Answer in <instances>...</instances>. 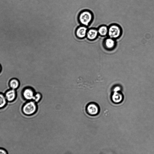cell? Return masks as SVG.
Returning <instances> with one entry per match:
<instances>
[{
  "label": "cell",
  "mask_w": 154,
  "mask_h": 154,
  "mask_svg": "<svg viewBox=\"0 0 154 154\" xmlns=\"http://www.w3.org/2000/svg\"><path fill=\"white\" fill-rule=\"evenodd\" d=\"M99 35L105 37L108 35V27L106 25H103L99 26L98 28Z\"/></svg>",
  "instance_id": "obj_11"
},
{
  "label": "cell",
  "mask_w": 154,
  "mask_h": 154,
  "mask_svg": "<svg viewBox=\"0 0 154 154\" xmlns=\"http://www.w3.org/2000/svg\"><path fill=\"white\" fill-rule=\"evenodd\" d=\"M8 101L6 98L5 95L0 93V109L5 107Z\"/></svg>",
  "instance_id": "obj_13"
},
{
  "label": "cell",
  "mask_w": 154,
  "mask_h": 154,
  "mask_svg": "<svg viewBox=\"0 0 154 154\" xmlns=\"http://www.w3.org/2000/svg\"><path fill=\"white\" fill-rule=\"evenodd\" d=\"M20 84L19 81L17 78L12 79L9 82V86L10 88L15 90L19 88Z\"/></svg>",
  "instance_id": "obj_12"
},
{
  "label": "cell",
  "mask_w": 154,
  "mask_h": 154,
  "mask_svg": "<svg viewBox=\"0 0 154 154\" xmlns=\"http://www.w3.org/2000/svg\"><path fill=\"white\" fill-rule=\"evenodd\" d=\"M4 95L7 101L9 102L14 101L17 96L16 90L11 88L7 91Z\"/></svg>",
  "instance_id": "obj_8"
},
{
  "label": "cell",
  "mask_w": 154,
  "mask_h": 154,
  "mask_svg": "<svg viewBox=\"0 0 154 154\" xmlns=\"http://www.w3.org/2000/svg\"><path fill=\"white\" fill-rule=\"evenodd\" d=\"M99 36L97 29L92 28L88 29L86 37L88 39L93 41L97 39Z\"/></svg>",
  "instance_id": "obj_6"
},
{
  "label": "cell",
  "mask_w": 154,
  "mask_h": 154,
  "mask_svg": "<svg viewBox=\"0 0 154 154\" xmlns=\"http://www.w3.org/2000/svg\"><path fill=\"white\" fill-rule=\"evenodd\" d=\"M35 93L33 88L27 87L24 89L22 95L24 99L27 101H33Z\"/></svg>",
  "instance_id": "obj_4"
},
{
  "label": "cell",
  "mask_w": 154,
  "mask_h": 154,
  "mask_svg": "<svg viewBox=\"0 0 154 154\" xmlns=\"http://www.w3.org/2000/svg\"><path fill=\"white\" fill-rule=\"evenodd\" d=\"M94 19V15L92 12L87 10L81 12L78 17L81 25L87 27L92 23Z\"/></svg>",
  "instance_id": "obj_1"
},
{
  "label": "cell",
  "mask_w": 154,
  "mask_h": 154,
  "mask_svg": "<svg viewBox=\"0 0 154 154\" xmlns=\"http://www.w3.org/2000/svg\"><path fill=\"white\" fill-rule=\"evenodd\" d=\"M88 28L87 27L81 26L77 29L76 34L77 37L80 39H83L86 37Z\"/></svg>",
  "instance_id": "obj_9"
},
{
  "label": "cell",
  "mask_w": 154,
  "mask_h": 154,
  "mask_svg": "<svg viewBox=\"0 0 154 154\" xmlns=\"http://www.w3.org/2000/svg\"><path fill=\"white\" fill-rule=\"evenodd\" d=\"M87 111L88 114L91 116L98 115L100 111L99 105L95 103H91L88 105Z\"/></svg>",
  "instance_id": "obj_5"
},
{
  "label": "cell",
  "mask_w": 154,
  "mask_h": 154,
  "mask_svg": "<svg viewBox=\"0 0 154 154\" xmlns=\"http://www.w3.org/2000/svg\"><path fill=\"white\" fill-rule=\"evenodd\" d=\"M0 154H8V153L4 149L0 148Z\"/></svg>",
  "instance_id": "obj_16"
},
{
  "label": "cell",
  "mask_w": 154,
  "mask_h": 154,
  "mask_svg": "<svg viewBox=\"0 0 154 154\" xmlns=\"http://www.w3.org/2000/svg\"><path fill=\"white\" fill-rule=\"evenodd\" d=\"M1 69H2L1 66V65L0 64V73H1Z\"/></svg>",
  "instance_id": "obj_17"
},
{
  "label": "cell",
  "mask_w": 154,
  "mask_h": 154,
  "mask_svg": "<svg viewBox=\"0 0 154 154\" xmlns=\"http://www.w3.org/2000/svg\"><path fill=\"white\" fill-rule=\"evenodd\" d=\"M122 30L118 24L113 23L108 27L109 37L115 39L119 38L122 34Z\"/></svg>",
  "instance_id": "obj_3"
},
{
  "label": "cell",
  "mask_w": 154,
  "mask_h": 154,
  "mask_svg": "<svg viewBox=\"0 0 154 154\" xmlns=\"http://www.w3.org/2000/svg\"><path fill=\"white\" fill-rule=\"evenodd\" d=\"M41 94L39 93H36L35 94L33 101H34L36 103H37L41 99Z\"/></svg>",
  "instance_id": "obj_14"
},
{
  "label": "cell",
  "mask_w": 154,
  "mask_h": 154,
  "mask_svg": "<svg viewBox=\"0 0 154 154\" xmlns=\"http://www.w3.org/2000/svg\"><path fill=\"white\" fill-rule=\"evenodd\" d=\"M37 109L36 103L32 100L28 101L24 104L22 108V111L24 115L30 116L35 114Z\"/></svg>",
  "instance_id": "obj_2"
},
{
  "label": "cell",
  "mask_w": 154,
  "mask_h": 154,
  "mask_svg": "<svg viewBox=\"0 0 154 154\" xmlns=\"http://www.w3.org/2000/svg\"><path fill=\"white\" fill-rule=\"evenodd\" d=\"M104 47L108 50L114 49L116 46L115 39L109 37L105 39L104 41Z\"/></svg>",
  "instance_id": "obj_7"
},
{
  "label": "cell",
  "mask_w": 154,
  "mask_h": 154,
  "mask_svg": "<svg viewBox=\"0 0 154 154\" xmlns=\"http://www.w3.org/2000/svg\"><path fill=\"white\" fill-rule=\"evenodd\" d=\"M113 92H120L121 88L119 86H117L113 87Z\"/></svg>",
  "instance_id": "obj_15"
},
{
  "label": "cell",
  "mask_w": 154,
  "mask_h": 154,
  "mask_svg": "<svg viewBox=\"0 0 154 154\" xmlns=\"http://www.w3.org/2000/svg\"><path fill=\"white\" fill-rule=\"evenodd\" d=\"M124 96L120 92H113L111 96L112 101L115 104H119L122 102Z\"/></svg>",
  "instance_id": "obj_10"
}]
</instances>
